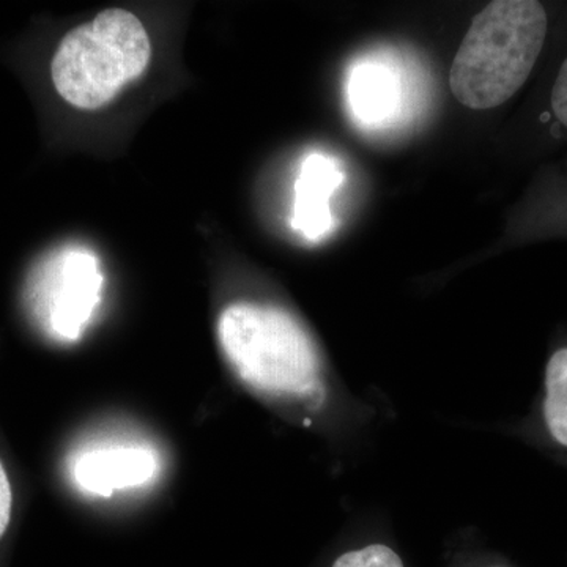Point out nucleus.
<instances>
[{
  "instance_id": "nucleus-1",
  "label": "nucleus",
  "mask_w": 567,
  "mask_h": 567,
  "mask_svg": "<svg viewBox=\"0 0 567 567\" xmlns=\"http://www.w3.org/2000/svg\"><path fill=\"white\" fill-rule=\"evenodd\" d=\"M550 32L547 7L536 0H496L476 14L451 66L454 99L487 111L527 84Z\"/></svg>"
},
{
  "instance_id": "nucleus-2",
  "label": "nucleus",
  "mask_w": 567,
  "mask_h": 567,
  "mask_svg": "<svg viewBox=\"0 0 567 567\" xmlns=\"http://www.w3.org/2000/svg\"><path fill=\"white\" fill-rule=\"evenodd\" d=\"M224 357L241 382L279 399H317L322 371L315 341L289 312L240 301L218 319Z\"/></svg>"
},
{
  "instance_id": "nucleus-3",
  "label": "nucleus",
  "mask_w": 567,
  "mask_h": 567,
  "mask_svg": "<svg viewBox=\"0 0 567 567\" xmlns=\"http://www.w3.org/2000/svg\"><path fill=\"white\" fill-rule=\"evenodd\" d=\"M151 55V39L137 17L110 9L66 33L52 59V82L78 110H99L144 73Z\"/></svg>"
},
{
  "instance_id": "nucleus-4",
  "label": "nucleus",
  "mask_w": 567,
  "mask_h": 567,
  "mask_svg": "<svg viewBox=\"0 0 567 567\" xmlns=\"http://www.w3.org/2000/svg\"><path fill=\"white\" fill-rule=\"evenodd\" d=\"M99 260L85 249H63L50 257L32 282V305L55 338L76 341L102 297Z\"/></svg>"
},
{
  "instance_id": "nucleus-5",
  "label": "nucleus",
  "mask_w": 567,
  "mask_h": 567,
  "mask_svg": "<svg viewBox=\"0 0 567 567\" xmlns=\"http://www.w3.org/2000/svg\"><path fill=\"white\" fill-rule=\"evenodd\" d=\"M155 472V454L137 445L95 447L82 453L73 465L78 487L106 498L115 491L144 486Z\"/></svg>"
},
{
  "instance_id": "nucleus-6",
  "label": "nucleus",
  "mask_w": 567,
  "mask_h": 567,
  "mask_svg": "<svg viewBox=\"0 0 567 567\" xmlns=\"http://www.w3.org/2000/svg\"><path fill=\"white\" fill-rule=\"evenodd\" d=\"M342 182L344 173L336 159L322 153L306 156L295 182L293 229L311 241H319L330 233L333 226L330 199Z\"/></svg>"
},
{
  "instance_id": "nucleus-7",
  "label": "nucleus",
  "mask_w": 567,
  "mask_h": 567,
  "mask_svg": "<svg viewBox=\"0 0 567 567\" xmlns=\"http://www.w3.org/2000/svg\"><path fill=\"white\" fill-rule=\"evenodd\" d=\"M532 431L537 442L567 454V339L548 354Z\"/></svg>"
},
{
  "instance_id": "nucleus-8",
  "label": "nucleus",
  "mask_w": 567,
  "mask_h": 567,
  "mask_svg": "<svg viewBox=\"0 0 567 567\" xmlns=\"http://www.w3.org/2000/svg\"><path fill=\"white\" fill-rule=\"evenodd\" d=\"M350 102L354 114L368 122H379L393 114L398 102V84L385 66L364 63L350 80Z\"/></svg>"
},
{
  "instance_id": "nucleus-9",
  "label": "nucleus",
  "mask_w": 567,
  "mask_h": 567,
  "mask_svg": "<svg viewBox=\"0 0 567 567\" xmlns=\"http://www.w3.org/2000/svg\"><path fill=\"white\" fill-rule=\"evenodd\" d=\"M543 121L551 123V134L555 137L567 136V54L559 62L548 87Z\"/></svg>"
},
{
  "instance_id": "nucleus-10",
  "label": "nucleus",
  "mask_w": 567,
  "mask_h": 567,
  "mask_svg": "<svg viewBox=\"0 0 567 567\" xmlns=\"http://www.w3.org/2000/svg\"><path fill=\"white\" fill-rule=\"evenodd\" d=\"M331 567H405L398 551L385 544L353 548L336 558Z\"/></svg>"
},
{
  "instance_id": "nucleus-11",
  "label": "nucleus",
  "mask_w": 567,
  "mask_h": 567,
  "mask_svg": "<svg viewBox=\"0 0 567 567\" xmlns=\"http://www.w3.org/2000/svg\"><path fill=\"white\" fill-rule=\"evenodd\" d=\"M11 505H13V496H11L9 476L0 462V539L6 535L10 525Z\"/></svg>"
},
{
  "instance_id": "nucleus-12",
  "label": "nucleus",
  "mask_w": 567,
  "mask_h": 567,
  "mask_svg": "<svg viewBox=\"0 0 567 567\" xmlns=\"http://www.w3.org/2000/svg\"><path fill=\"white\" fill-rule=\"evenodd\" d=\"M565 199H566V210H567V174H566V181H565Z\"/></svg>"
}]
</instances>
